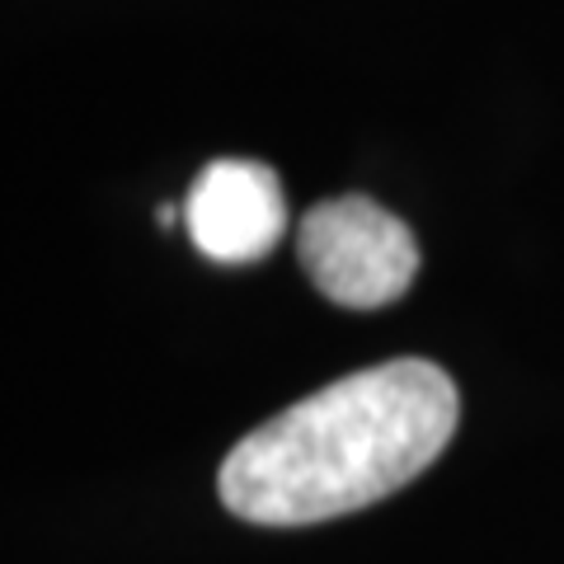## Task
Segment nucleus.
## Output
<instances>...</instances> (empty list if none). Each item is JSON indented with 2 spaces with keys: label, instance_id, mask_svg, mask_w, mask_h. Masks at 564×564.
<instances>
[{
  "label": "nucleus",
  "instance_id": "f257e3e1",
  "mask_svg": "<svg viewBox=\"0 0 564 564\" xmlns=\"http://www.w3.org/2000/svg\"><path fill=\"white\" fill-rule=\"evenodd\" d=\"M462 395L437 362L395 358L288 404L226 452L217 494L254 527H311L372 508L452 443Z\"/></svg>",
  "mask_w": 564,
  "mask_h": 564
},
{
  "label": "nucleus",
  "instance_id": "f03ea898",
  "mask_svg": "<svg viewBox=\"0 0 564 564\" xmlns=\"http://www.w3.org/2000/svg\"><path fill=\"white\" fill-rule=\"evenodd\" d=\"M296 259L334 306L377 311L410 292L419 273V240L395 212L367 193H344L315 203L296 221Z\"/></svg>",
  "mask_w": 564,
  "mask_h": 564
},
{
  "label": "nucleus",
  "instance_id": "7ed1b4c3",
  "mask_svg": "<svg viewBox=\"0 0 564 564\" xmlns=\"http://www.w3.org/2000/svg\"><path fill=\"white\" fill-rule=\"evenodd\" d=\"M193 245L217 263H259L288 236V193L263 161H212L188 188Z\"/></svg>",
  "mask_w": 564,
  "mask_h": 564
}]
</instances>
